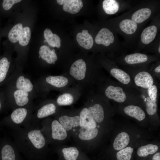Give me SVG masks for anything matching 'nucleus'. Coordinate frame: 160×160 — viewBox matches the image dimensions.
Returning <instances> with one entry per match:
<instances>
[{"mask_svg": "<svg viewBox=\"0 0 160 160\" xmlns=\"http://www.w3.org/2000/svg\"><path fill=\"white\" fill-rule=\"evenodd\" d=\"M6 91V104L12 110L34 104L33 100L41 96L34 82L20 67L14 70L7 80Z\"/></svg>", "mask_w": 160, "mask_h": 160, "instance_id": "1", "label": "nucleus"}, {"mask_svg": "<svg viewBox=\"0 0 160 160\" xmlns=\"http://www.w3.org/2000/svg\"><path fill=\"white\" fill-rule=\"evenodd\" d=\"M13 142L19 150L30 154H37L47 150L49 144L40 127L30 126L11 129Z\"/></svg>", "mask_w": 160, "mask_h": 160, "instance_id": "2", "label": "nucleus"}, {"mask_svg": "<svg viewBox=\"0 0 160 160\" xmlns=\"http://www.w3.org/2000/svg\"><path fill=\"white\" fill-rule=\"evenodd\" d=\"M98 92L106 98L119 103L127 100L142 99L141 94L138 90L101 77L97 83Z\"/></svg>", "mask_w": 160, "mask_h": 160, "instance_id": "3", "label": "nucleus"}, {"mask_svg": "<svg viewBox=\"0 0 160 160\" xmlns=\"http://www.w3.org/2000/svg\"><path fill=\"white\" fill-rule=\"evenodd\" d=\"M109 23V27L124 38L123 44L125 48L135 46L139 35L144 28L132 20L126 12L113 18Z\"/></svg>", "mask_w": 160, "mask_h": 160, "instance_id": "4", "label": "nucleus"}, {"mask_svg": "<svg viewBox=\"0 0 160 160\" xmlns=\"http://www.w3.org/2000/svg\"><path fill=\"white\" fill-rule=\"evenodd\" d=\"M97 70L88 69L85 61L82 59L73 62L67 71L63 74L70 77L82 90L97 83L101 77Z\"/></svg>", "mask_w": 160, "mask_h": 160, "instance_id": "5", "label": "nucleus"}, {"mask_svg": "<svg viewBox=\"0 0 160 160\" xmlns=\"http://www.w3.org/2000/svg\"><path fill=\"white\" fill-rule=\"evenodd\" d=\"M160 1L143 0L126 12L132 20L143 27L160 13Z\"/></svg>", "mask_w": 160, "mask_h": 160, "instance_id": "6", "label": "nucleus"}, {"mask_svg": "<svg viewBox=\"0 0 160 160\" xmlns=\"http://www.w3.org/2000/svg\"><path fill=\"white\" fill-rule=\"evenodd\" d=\"M40 127L49 144L59 146L68 139V133L54 118L48 117L43 120L41 122Z\"/></svg>", "mask_w": 160, "mask_h": 160, "instance_id": "7", "label": "nucleus"}, {"mask_svg": "<svg viewBox=\"0 0 160 160\" xmlns=\"http://www.w3.org/2000/svg\"><path fill=\"white\" fill-rule=\"evenodd\" d=\"M35 107L33 104L14 109L9 115L0 121V125L7 127L11 129L29 127L30 126Z\"/></svg>", "mask_w": 160, "mask_h": 160, "instance_id": "8", "label": "nucleus"}, {"mask_svg": "<svg viewBox=\"0 0 160 160\" xmlns=\"http://www.w3.org/2000/svg\"><path fill=\"white\" fill-rule=\"evenodd\" d=\"M34 83L41 96L46 95L51 90L61 92L71 85L74 84L70 77L63 74L43 76L39 78Z\"/></svg>", "mask_w": 160, "mask_h": 160, "instance_id": "9", "label": "nucleus"}, {"mask_svg": "<svg viewBox=\"0 0 160 160\" xmlns=\"http://www.w3.org/2000/svg\"><path fill=\"white\" fill-rule=\"evenodd\" d=\"M111 60L123 67L139 68L149 65L159 60V57L155 55H149L136 52L129 54L122 53L119 56L112 55Z\"/></svg>", "mask_w": 160, "mask_h": 160, "instance_id": "10", "label": "nucleus"}, {"mask_svg": "<svg viewBox=\"0 0 160 160\" xmlns=\"http://www.w3.org/2000/svg\"><path fill=\"white\" fill-rule=\"evenodd\" d=\"M118 34L109 27L101 28L97 34L95 41L96 44L105 47L113 54L124 53V47Z\"/></svg>", "mask_w": 160, "mask_h": 160, "instance_id": "11", "label": "nucleus"}, {"mask_svg": "<svg viewBox=\"0 0 160 160\" xmlns=\"http://www.w3.org/2000/svg\"><path fill=\"white\" fill-rule=\"evenodd\" d=\"M160 14L156 15L150 24L143 28L140 32L137 40V52L144 49L153 42L160 34Z\"/></svg>", "mask_w": 160, "mask_h": 160, "instance_id": "12", "label": "nucleus"}, {"mask_svg": "<svg viewBox=\"0 0 160 160\" xmlns=\"http://www.w3.org/2000/svg\"><path fill=\"white\" fill-rule=\"evenodd\" d=\"M55 100L53 99L45 100L35 106L33 112L30 126L40 127L41 121L55 115L59 109Z\"/></svg>", "mask_w": 160, "mask_h": 160, "instance_id": "13", "label": "nucleus"}, {"mask_svg": "<svg viewBox=\"0 0 160 160\" xmlns=\"http://www.w3.org/2000/svg\"><path fill=\"white\" fill-rule=\"evenodd\" d=\"M149 65L139 68L123 67L122 68L130 75L136 87L147 89L154 83L153 76L148 69Z\"/></svg>", "mask_w": 160, "mask_h": 160, "instance_id": "14", "label": "nucleus"}, {"mask_svg": "<svg viewBox=\"0 0 160 160\" xmlns=\"http://www.w3.org/2000/svg\"><path fill=\"white\" fill-rule=\"evenodd\" d=\"M80 110H65L59 108L53 116L63 127L69 135H72L79 127Z\"/></svg>", "mask_w": 160, "mask_h": 160, "instance_id": "15", "label": "nucleus"}, {"mask_svg": "<svg viewBox=\"0 0 160 160\" xmlns=\"http://www.w3.org/2000/svg\"><path fill=\"white\" fill-rule=\"evenodd\" d=\"M103 64L104 68L109 74L118 82L140 92V89L135 84L130 75L123 69L119 67L116 63L111 60L106 59Z\"/></svg>", "mask_w": 160, "mask_h": 160, "instance_id": "16", "label": "nucleus"}, {"mask_svg": "<svg viewBox=\"0 0 160 160\" xmlns=\"http://www.w3.org/2000/svg\"><path fill=\"white\" fill-rule=\"evenodd\" d=\"M103 96L98 92L90 95L85 105L96 123H101L105 118V109L101 103Z\"/></svg>", "mask_w": 160, "mask_h": 160, "instance_id": "17", "label": "nucleus"}, {"mask_svg": "<svg viewBox=\"0 0 160 160\" xmlns=\"http://www.w3.org/2000/svg\"><path fill=\"white\" fill-rule=\"evenodd\" d=\"M133 2L130 0H104L102 2V6L106 14L113 15L130 9L133 6L132 4Z\"/></svg>", "mask_w": 160, "mask_h": 160, "instance_id": "18", "label": "nucleus"}, {"mask_svg": "<svg viewBox=\"0 0 160 160\" xmlns=\"http://www.w3.org/2000/svg\"><path fill=\"white\" fill-rule=\"evenodd\" d=\"M81 91L76 85L69 87L61 91L55 100L56 102L59 106L71 105L79 98Z\"/></svg>", "mask_w": 160, "mask_h": 160, "instance_id": "19", "label": "nucleus"}, {"mask_svg": "<svg viewBox=\"0 0 160 160\" xmlns=\"http://www.w3.org/2000/svg\"><path fill=\"white\" fill-rule=\"evenodd\" d=\"M98 132L97 127L89 128L79 127L72 135L78 144L87 145L89 142L97 137Z\"/></svg>", "mask_w": 160, "mask_h": 160, "instance_id": "20", "label": "nucleus"}, {"mask_svg": "<svg viewBox=\"0 0 160 160\" xmlns=\"http://www.w3.org/2000/svg\"><path fill=\"white\" fill-rule=\"evenodd\" d=\"M56 1L59 4L63 5L64 11L72 14L79 12L83 6L82 1L81 0H57Z\"/></svg>", "mask_w": 160, "mask_h": 160, "instance_id": "21", "label": "nucleus"}, {"mask_svg": "<svg viewBox=\"0 0 160 160\" xmlns=\"http://www.w3.org/2000/svg\"><path fill=\"white\" fill-rule=\"evenodd\" d=\"M79 127L89 128L97 127V123L90 114L85 106L79 111Z\"/></svg>", "mask_w": 160, "mask_h": 160, "instance_id": "22", "label": "nucleus"}, {"mask_svg": "<svg viewBox=\"0 0 160 160\" xmlns=\"http://www.w3.org/2000/svg\"><path fill=\"white\" fill-rule=\"evenodd\" d=\"M39 54V58H41L49 64L55 65L58 59L55 49L51 50L48 46L46 45H43L40 47Z\"/></svg>", "mask_w": 160, "mask_h": 160, "instance_id": "23", "label": "nucleus"}, {"mask_svg": "<svg viewBox=\"0 0 160 160\" xmlns=\"http://www.w3.org/2000/svg\"><path fill=\"white\" fill-rule=\"evenodd\" d=\"M87 30H83L82 32L77 34L76 40L78 44L82 47L87 49L92 48L94 44V40L92 35Z\"/></svg>", "mask_w": 160, "mask_h": 160, "instance_id": "24", "label": "nucleus"}, {"mask_svg": "<svg viewBox=\"0 0 160 160\" xmlns=\"http://www.w3.org/2000/svg\"><path fill=\"white\" fill-rule=\"evenodd\" d=\"M124 113L127 115L141 121L145 117L143 110L140 107L133 105L126 106L123 109Z\"/></svg>", "mask_w": 160, "mask_h": 160, "instance_id": "25", "label": "nucleus"}, {"mask_svg": "<svg viewBox=\"0 0 160 160\" xmlns=\"http://www.w3.org/2000/svg\"><path fill=\"white\" fill-rule=\"evenodd\" d=\"M130 141L128 134L125 132L119 133L116 137L113 143V147L116 151H119L127 146Z\"/></svg>", "mask_w": 160, "mask_h": 160, "instance_id": "26", "label": "nucleus"}, {"mask_svg": "<svg viewBox=\"0 0 160 160\" xmlns=\"http://www.w3.org/2000/svg\"><path fill=\"white\" fill-rule=\"evenodd\" d=\"M11 62L7 57H4L0 60V84L5 80L10 73Z\"/></svg>", "mask_w": 160, "mask_h": 160, "instance_id": "27", "label": "nucleus"}, {"mask_svg": "<svg viewBox=\"0 0 160 160\" xmlns=\"http://www.w3.org/2000/svg\"><path fill=\"white\" fill-rule=\"evenodd\" d=\"M44 36L48 43L52 47L59 48L60 47L61 40L57 34H53L49 28L46 29L44 31Z\"/></svg>", "mask_w": 160, "mask_h": 160, "instance_id": "28", "label": "nucleus"}, {"mask_svg": "<svg viewBox=\"0 0 160 160\" xmlns=\"http://www.w3.org/2000/svg\"><path fill=\"white\" fill-rule=\"evenodd\" d=\"M158 149V146L152 144H148L139 147L137 150V154L140 157H145L155 153Z\"/></svg>", "mask_w": 160, "mask_h": 160, "instance_id": "29", "label": "nucleus"}, {"mask_svg": "<svg viewBox=\"0 0 160 160\" xmlns=\"http://www.w3.org/2000/svg\"><path fill=\"white\" fill-rule=\"evenodd\" d=\"M61 151L65 160H77L79 153L78 148L75 146L64 147Z\"/></svg>", "mask_w": 160, "mask_h": 160, "instance_id": "30", "label": "nucleus"}, {"mask_svg": "<svg viewBox=\"0 0 160 160\" xmlns=\"http://www.w3.org/2000/svg\"><path fill=\"white\" fill-rule=\"evenodd\" d=\"M23 28V25L18 23L11 28L8 34V38L11 42L15 43L19 41Z\"/></svg>", "mask_w": 160, "mask_h": 160, "instance_id": "31", "label": "nucleus"}, {"mask_svg": "<svg viewBox=\"0 0 160 160\" xmlns=\"http://www.w3.org/2000/svg\"><path fill=\"white\" fill-rule=\"evenodd\" d=\"M145 51L154 54L159 57L160 55V35L144 49Z\"/></svg>", "mask_w": 160, "mask_h": 160, "instance_id": "32", "label": "nucleus"}, {"mask_svg": "<svg viewBox=\"0 0 160 160\" xmlns=\"http://www.w3.org/2000/svg\"><path fill=\"white\" fill-rule=\"evenodd\" d=\"M134 149L129 146L121 150L118 151L116 155L117 160H130Z\"/></svg>", "mask_w": 160, "mask_h": 160, "instance_id": "33", "label": "nucleus"}, {"mask_svg": "<svg viewBox=\"0 0 160 160\" xmlns=\"http://www.w3.org/2000/svg\"><path fill=\"white\" fill-rule=\"evenodd\" d=\"M31 31L28 27L23 28L20 38L19 43L22 46H25L28 44L31 37Z\"/></svg>", "mask_w": 160, "mask_h": 160, "instance_id": "34", "label": "nucleus"}, {"mask_svg": "<svg viewBox=\"0 0 160 160\" xmlns=\"http://www.w3.org/2000/svg\"><path fill=\"white\" fill-rule=\"evenodd\" d=\"M146 90L147 95L151 100H157L158 89L156 85L153 84Z\"/></svg>", "mask_w": 160, "mask_h": 160, "instance_id": "35", "label": "nucleus"}, {"mask_svg": "<svg viewBox=\"0 0 160 160\" xmlns=\"http://www.w3.org/2000/svg\"><path fill=\"white\" fill-rule=\"evenodd\" d=\"M150 71L154 76L159 78L160 75V63L159 60L156 62L151 65L150 69Z\"/></svg>", "mask_w": 160, "mask_h": 160, "instance_id": "36", "label": "nucleus"}, {"mask_svg": "<svg viewBox=\"0 0 160 160\" xmlns=\"http://www.w3.org/2000/svg\"><path fill=\"white\" fill-rule=\"evenodd\" d=\"M20 1V0H4L2 4V7L5 10H8L11 8L14 4Z\"/></svg>", "mask_w": 160, "mask_h": 160, "instance_id": "37", "label": "nucleus"}, {"mask_svg": "<svg viewBox=\"0 0 160 160\" xmlns=\"http://www.w3.org/2000/svg\"><path fill=\"white\" fill-rule=\"evenodd\" d=\"M152 160H160V153L158 152L154 154L152 157Z\"/></svg>", "mask_w": 160, "mask_h": 160, "instance_id": "38", "label": "nucleus"}, {"mask_svg": "<svg viewBox=\"0 0 160 160\" xmlns=\"http://www.w3.org/2000/svg\"><path fill=\"white\" fill-rule=\"evenodd\" d=\"M1 99L2 98H0V112L4 106V101L3 100H2Z\"/></svg>", "mask_w": 160, "mask_h": 160, "instance_id": "39", "label": "nucleus"}, {"mask_svg": "<svg viewBox=\"0 0 160 160\" xmlns=\"http://www.w3.org/2000/svg\"><path fill=\"white\" fill-rule=\"evenodd\" d=\"M47 42V41H46V40H45L44 41V43H46Z\"/></svg>", "mask_w": 160, "mask_h": 160, "instance_id": "40", "label": "nucleus"}, {"mask_svg": "<svg viewBox=\"0 0 160 160\" xmlns=\"http://www.w3.org/2000/svg\"><path fill=\"white\" fill-rule=\"evenodd\" d=\"M1 126L0 125V127H1ZM1 138H0V141L1 140Z\"/></svg>", "mask_w": 160, "mask_h": 160, "instance_id": "41", "label": "nucleus"}]
</instances>
